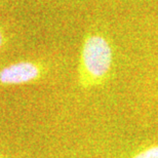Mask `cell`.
<instances>
[{
    "label": "cell",
    "instance_id": "cell-1",
    "mask_svg": "<svg viewBox=\"0 0 158 158\" xmlns=\"http://www.w3.org/2000/svg\"><path fill=\"white\" fill-rule=\"evenodd\" d=\"M113 48L103 34L89 33L82 42L78 64V82L89 89L109 79L113 69Z\"/></svg>",
    "mask_w": 158,
    "mask_h": 158
},
{
    "label": "cell",
    "instance_id": "cell-2",
    "mask_svg": "<svg viewBox=\"0 0 158 158\" xmlns=\"http://www.w3.org/2000/svg\"><path fill=\"white\" fill-rule=\"evenodd\" d=\"M45 73L40 63L21 61L5 66L0 70V84L19 85L39 80Z\"/></svg>",
    "mask_w": 158,
    "mask_h": 158
},
{
    "label": "cell",
    "instance_id": "cell-3",
    "mask_svg": "<svg viewBox=\"0 0 158 158\" xmlns=\"http://www.w3.org/2000/svg\"><path fill=\"white\" fill-rule=\"evenodd\" d=\"M129 158H158V143L142 148Z\"/></svg>",
    "mask_w": 158,
    "mask_h": 158
},
{
    "label": "cell",
    "instance_id": "cell-4",
    "mask_svg": "<svg viewBox=\"0 0 158 158\" xmlns=\"http://www.w3.org/2000/svg\"><path fill=\"white\" fill-rule=\"evenodd\" d=\"M4 43H5V33H4V30L0 27V49L3 47Z\"/></svg>",
    "mask_w": 158,
    "mask_h": 158
}]
</instances>
